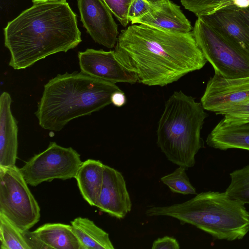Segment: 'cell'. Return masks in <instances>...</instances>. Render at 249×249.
Here are the masks:
<instances>
[{"label": "cell", "instance_id": "6da1fadb", "mask_svg": "<svg viewBox=\"0 0 249 249\" xmlns=\"http://www.w3.org/2000/svg\"><path fill=\"white\" fill-rule=\"evenodd\" d=\"M114 52L139 82L150 86L177 81L201 69L207 61L192 32L172 33L143 24L122 30Z\"/></svg>", "mask_w": 249, "mask_h": 249}, {"label": "cell", "instance_id": "7a4b0ae2", "mask_svg": "<svg viewBox=\"0 0 249 249\" xmlns=\"http://www.w3.org/2000/svg\"><path fill=\"white\" fill-rule=\"evenodd\" d=\"M9 65L24 69L37 61L75 48L81 41L76 15L66 1L34 3L4 29Z\"/></svg>", "mask_w": 249, "mask_h": 249}, {"label": "cell", "instance_id": "3957f363", "mask_svg": "<svg viewBox=\"0 0 249 249\" xmlns=\"http://www.w3.org/2000/svg\"><path fill=\"white\" fill-rule=\"evenodd\" d=\"M120 90L115 84L81 71L58 74L44 85L35 115L42 128L59 131L72 120L111 104L112 94Z\"/></svg>", "mask_w": 249, "mask_h": 249}, {"label": "cell", "instance_id": "277c9868", "mask_svg": "<svg viewBox=\"0 0 249 249\" xmlns=\"http://www.w3.org/2000/svg\"><path fill=\"white\" fill-rule=\"evenodd\" d=\"M149 217L166 216L189 224L218 240L243 239L249 231V212L245 204L224 192L208 191L184 202L169 206H149Z\"/></svg>", "mask_w": 249, "mask_h": 249}, {"label": "cell", "instance_id": "5b68a950", "mask_svg": "<svg viewBox=\"0 0 249 249\" xmlns=\"http://www.w3.org/2000/svg\"><path fill=\"white\" fill-rule=\"evenodd\" d=\"M201 103L181 91L166 101L159 121L157 144L167 159L187 170L203 146L201 130L208 114Z\"/></svg>", "mask_w": 249, "mask_h": 249}, {"label": "cell", "instance_id": "8992f818", "mask_svg": "<svg viewBox=\"0 0 249 249\" xmlns=\"http://www.w3.org/2000/svg\"><path fill=\"white\" fill-rule=\"evenodd\" d=\"M28 185L16 165L0 167V213L23 231L40 217V207Z\"/></svg>", "mask_w": 249, "mask_h": 249}, {"label": "cell", "instance_id": "52a82bcc", "mask_svg": "<svg viewBox=\"0 0 249 249\" xmlns=\"http://www.w3.org/2000/svg\"><path fill=\"white\" fill-rule=\"evenodd\" d=\"M192 32L215 74L230 78L249 76V57L212 27L197 18Z\"/></svg>", "mask_w": 249, "mask_h": 249}, {"label": "cell", "instance_id": "ba28073f", "mask_svg": "<svg viewBox=\"0 0 249 249\" xmlns=\"http://www.w3.org/2000/svg\"><path fill=\"white\" fill-rule=\"evenodd\" d=\"M82 163L80 155L75 149L52 142L44 151L34 155L19 170L27 183L36 187L55 179L75 178Z\"/></svg>", "mask_w": 249, "mask_h": 249}, {"label": "cell", "instance_id": "9c48e42d", "mask_svg": "<svg viewBox=\"0 0 249 249\" xmlns=\"http://www.w3.org/2000/svg\"><path fill=\"white\" fill-rule=\"evenodd\" d=\"M249 101V76L230 78L215 74L208 81L201 98L205 110L220 114Z\"/></svg>", "mask_w": 249, "mask_h": 249}, {"label": "cell", "instance_id": "30bf717a", "mask_svg": "<svg viewBox=\"0 0 249 249\" xmlns=\"http://www.w3.org/2000/svg\"><path fill=\"white\" fill-rule=\"evenodd\" d=\"M78 58L81 71L95 78L113 84L138 81L135 73L120 62L114 51L88 49L79 52Z\"/></svg>", "mask_w": 249, "mask_h": 249}, {"label": "cell", "instance_id": "8fae6325", "mask_svg": "<svg viewBox=\"0 0 249 249\" xmlns=\"http://www.w3.org/2000/svg\"><path fill=\"white\" fill-rule=\"evenodd\" d=\"M77 3L81 21L93 40L113 48L119 36L118 26L103 0H77Z\"/></svg>", "mask_w": 249, "mask_h": 249}, {"label": "cell", "instance_id": "7c38bea8", "mask_svg": "<svg viewBox=\"0 0 249 249\" xmlns=\"http://www.w3.org/2000/svg\"><path fill=\"white\" fill-rule=\"evenodd\" d=\"M95 207L118 219L124 218L131 210V201L124 177L107 165H104L103 184Z\"/></svg>", "mask_w": 249, "mask_h": 249}, {"label": "cell", "instance_id": "4fadbf2b", "mask_svg": "<svg viewBox=\"0 0 249 249\" xmlns=\"http://www.w3.org/2000/svg\"><path fill=\"white\" fill-rule=\"evenodd\" d=\"M199 18L249 57V26L232 5Z\"/></svg>", "mask_w": 249, "mask_h": 249}, {"label": "cell", "instance_id": "5bb4252c", "mask_svg": "<svg viewBox=\"0 0 249 249\" xmlns=\"http://www.w3.org/2000/svg\"><path fill=\"white\" fill-rule=\"evenodd\" d=\"M12 98L3 92L0 97V167L16 166L18 127L11 108Z\"/></svg>", "mask_w": 249, "mask_h": 249}, {"label": "cell", "instance_id": "9a60e30c", "mask_svg": "<svg viewBox=\"0 0 249 249\" xmlns=\"http://www.w3.org/2000/svg\"><path fill=\"white\" fill-rule=\"evenodd\" d=\"M206 143L215 149L249 151V122L221 120L208 135Z\"/></svg>", "mask_w": 249, "mask_h": 249}, {"label": "cell", "instance_id": "2e32d148", "mask_svg": "<svg viewBox=\"0 0 249 249\" xmlns=\"http://www.w3.org/2000/svg\"><path fill=\"white\" fill-rule=\"evenodd\" d=\"M145 25L164 31L177 34L191 32L192 26L179 6L168 0L160 8L154 9L132 24Z\"/></svg>", "mask_w": 249, "mask_h": 249}, {"label": "cell", "instance_id": "e0dca14e", "mask_svg": "<svg viewBox=\"0 0 249 249\" xmlns=\"http://www.w3.org/2000/svg\"><path fill=\"white\" fill-rule=\"evenodd\" d=\"M104 165L100 160L88 159L82 162L75 177L81 195L91 206L95 207L99 199Z\"/></svg>", "mask_w": 249, "mask_h": 249}, {"label": "cell", "instance_id": "ac0fdd59", "mask_svg": "<svg viewBox=\"0 0 249 249\" xmlns=\"http://www.w3.org/2000/svg\"><path fill=\"white\" fill-rule=\"evenodd\" d=\"M33 232L47 249H83L71 225L46 223Z\"/></svg>", "mask_w": 249, "mask_h": 249}, {"label": "cell", "instance_id": "d6986e66", "mask_svg": "<svg viewBox=\"0 0 249 249\" xmlns=\"http://www.w3.org/2000/svg\"><path fill=\"white\" fill-rule=\"evenodd\" d=\"M72 231L83 249H113L109 234L88 218L71 221Z\"/></svg>", "mask_w": 249, "mask_h": 249}, {"label": "cell", "instance_id": "ffe728a7", "mask_svg": "<svg viewBox=\"0 0 249 249\" xmlns=\"http://www.w3.org/2000/svg\"><path fill=\"white\" fill-rule=\"evenodd\" d=\"M27 231H21L0 213L1 249H31Z\"/></svg>", "mask_w": 249, "mask_h": 249}, {"label": "cell", "instance_id": "44dd1931", "mask_svg": "<svg viewBox=\"0 0 249 249\" xmlns=\"http://www.w3.org/2000/svg\"><path fill=\"white\" fill-rule=\"evenodd\" d=\"M231 181L225 193L232 199L249 204V164L230 174Z\"/></svg>", "mask_w": 249, "mask_h": 249}, {"label": "cell", "instance_id": "7402d4cb", "mask_svg": "<svg viewBox=\"0 0 249 249\" xmlns=\"http://www.w3.org/2000/svg\"><path fill=\"white\" fill-rule=\"evenodd\" d=\"M186 170L185 168L179 166L172 173L162 177L160 180L173 193L196 195V190L191 183Z\"/></svg>", "mask_w": 249, "mask_h": 249}, {"label": "cell", "instance_id": "603a6c76", "mask_svg": "<svg viewBox=\"0 0 249 249\" xmlns=\"http://www.w3.org/2000/svg\"><path fill=\"white\" fill-rule=\"evenodd\" d=\"M184 7L197 17L213 14L229 6L234 5V0H180Z\"/></svg>", "mask_w": 249, "mask_h": 249}, {"label": "cell", "instance_id": "cb8c5ba5", "mask_svg": "<svg viewBox=\"0 0 249 249\" xmlns=\"http://www.w3.org/2000/svg\"><path fill=\"white\" fill-rule=\"evenodd\" d=\"M121 24L126 27L129 21L128 11L132 0H103Z\"/></svg>", "mask_w": 249, "mask_h": 249}, {"label": "cell", "instance_id": "d4e9b609", "mask_svg": "<svg viewBox=\"0 0 249 249\" xmlns=\"http://www.w3.org/2000/svg\"><path fill=\"white\" fill-rule=\"evenodd\" d=\"M154 9L145 0H132L128 11V19L131 23L143 17Z\"/></svg>", "mask_w": 249, "mask_h": 249}, {"label": "cell", "instance_id": "484cf974", "mask_svg": "<svg viewBox=\"0 0 249 249\" xmlns=\"http://www.w3.org/2000/svg\"><path fill=\"white\" fill-rule=\"evenodd\" d=\"M226 120L243 119L249 118V101L236 105L220 113Z\"/></svg>", "mask_w": 249, "mask_h": 249}, {"label": "cell", "instance_id": "4316f807", "mask_svg": "<svg viewBox=\"0 0 249 249\" xmlns=\"http://www.w3.org/2000/svg\"><path fill=\"white\" fill-rule=\"evenodd\" d=\"M179 245L173 237L168 236L158 238L152 244V249H179Z\"/></svg>", "mask_w": 249, "mask_h": 249}, {"label": "cell", "instance_id": "83f0119b", "mask_svg": "<svg viewBox=\"0 0 249 249\" xmlns=\"http://www.w3.org/2000/svg\"><path fill=\"white\" fill-rule=\"evenodd\" d=\"M111 103L118 107L123 106L126 102L125 95L122 90L113 93L111 95Z\"/></svg>", "mask_w": 249, "mask_h": 249}, {"label": "cell", "instance_id": "f1b7e54d", "mask_svg": "<svg viewBox=\"0 0 249 249\" xmlns=\"http://www.w3.org/2000/svg\"><path fill=\"white\" fill-rule=\"evenodd\" d=\"M238 12L243 19L249 26V6L245 8H238Z\"/></svg>", "mask_w": 249, "mask_h": 249}, {"label": "cell", "instance_id": "f546056e", "mask_svg": "<svg viewBox=\"0 0 249 249\" xmlns=\"http://www.w3.org/2000/svg\"><path fill=\"white\" fill-rule=\"evenodd\" d=\"M155 8H160L168 0H145Z\"/></svg>", "mask_w": 249, "mask_h": 249}, {"label": "cell", "instance_id": "4dcf8cb0", "mask_svg": "<svg viewBox=\"0 0 249 249\" xmlns=\"http://www.w3.org/2000/svg\"><path fill=\"white\" fill-rule=\"evenodd\" d=\"M66 1V0H32L34 3L46 1Z\"/></svg>", "mask_w": 249, "mask_h": 249}, {"label": "cell", "instance_id": "1f68e13d", "mask_svg": "<svg viewBox=\"0 0 249 249\" xmlns=\"http://www.w3.org/2000/svg\"><path fill=\"white\" fill-rule=\"evenodd\" d=\"M233 121L235 120V121H238V122H249V118L243 119H237V120H233Z\"/></svg>", "mask_w": 249, "mask_h": 249}]
</instances>
